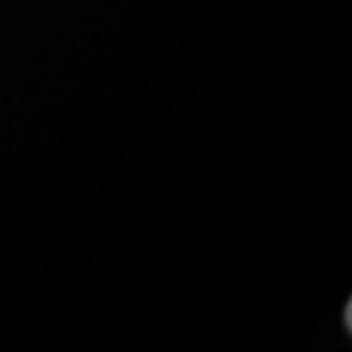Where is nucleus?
<instances>
[{"instance_id":"nucleus-1","label":"nucleus","mask_w":352,"mask_h":352,"mask_svg":"<svg viewBox=\"0 0 352 352\" xmlns=\"http://www.w3.org/2000/svg\"><path fill=\"white\" fill-rule=\"evenodd\" d=\"M344 326L352 329V308H349V305H346V314H344Z\"/></svg>"}]
</instances>
